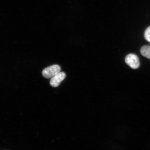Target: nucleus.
<instances>
[{"label":"nucleus","mask_w":150,"mask_h":150,"mask_svg":"<svg viewBox=\"0 0 150 150\" xmlns=\"http://www.w3.org/2000/svg\"><path fill=\"white\" fill-rule=\"evenodd\" d=\"M144 37L146 40L150 42V26L146 29L144 33Z\"/></svg>","instance_id":"obj_5"},{"label":"nucleus","mask_w":150,"mask_h":150,"mask_svg":"<svg viewBox=\"0 0 150 150\" xmlns=\"http://www.w3.org/2000/svg\"><path fill=\"white\" fill-rule=\"evenodd\" d=\"M66 77L65 73L60 72L51 79L50 81V85L54 87H57L61 82L65 79Z\"/></svg>","instance_id":"obj_3"},{"label":"nucleus","mask_w":150,"mask_h":150,"mask_svg":"<svg viewBox=\"0 0 150 150\" xmlns=\"http://www.w3.org/2000/svg\"><path fill=\"white\" fill-rule=\"evenodd\" d=\"M61 69L59 65H54L47 67L43 70L42 74L44 78L51 79L60 72Z\"/></svg>","instance_id":"obj_1"},{"label":"nucleus","mask_w":150,"mask_h":150,"mask_svg":"<svg viewBox=\"0 0 150 150\" xmlns=\"http://www.w3.org/2000/svg\"><path fill=\"white\" fill-rule=\"evenodd\" d=\"M125 62L133 69H137L140 67V61L138 56L134 54H130L127 55L125 58Z\"/></svg>","instance_id":"obj_2"},{"label":"nucleus","mask_w":150,"mask_h":150,"mask_svg":"<svg viewBox=\"0 0 150 150\" xmlns=\"http://www.w3.org/2000/svg\"><path fill=\"white\" fill-rule=\"evenodd\" d=\"M140 53L144 57L150 59V46H144L142 47L140 50Z\"/></svg>","instance_id":"obj_4"}]
</instances>
